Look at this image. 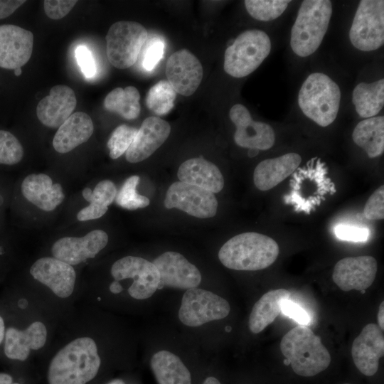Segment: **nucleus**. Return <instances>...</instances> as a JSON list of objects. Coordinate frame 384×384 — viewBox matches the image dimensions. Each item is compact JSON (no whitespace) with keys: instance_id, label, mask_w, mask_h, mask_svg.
<instances>
[{"instance_id":"1","label":"nucleus","mask_w":384,"mask_h":384,"mask_svg":"<svg viewBox=\"0 0 384 384\" xmlns=\"http://www.w3.org/2000/svg\"><path fill=\"white\" fill-rule=\"evenodd\" d=\"M102 358L90 334L72 338L58 349L47 368L48 384H87L98 374Z\"/></svg>"},{"instance_id":"2","label":"nucleus","mask_w":384,"mask_h":384,"mask_svg":"<svg viewBox=\"0 0 384 384\" xmlns=\"http://www.w3.org/2000/svg\"><path fill=\"white\" fill-rule=\"evenodd\" d=\"M327 174L328 167L320 158L309 159L292 174L290 191L284 196V203L292 206L297 213L309 215L314 211L327 195L336 191L334 183Z\"/></svg>"},{"instance_id":"3","label":"nucleus","mask_w":384,"mask_h":384,"mask_svg":"<svg viewBox=\"0 0 384 384\" xmlns=\"http://www.w3.org/2000/svg\"><path fill=\"white\" fill-rule=\"evenodd\" d=\"M279 252L278 244L269 236L247 232L228 240L220 249L218 258L227 268L256 271L270 267Z\"/></svg>"},{"instance_id":"4","label":"nucleus","mask_w":384,"mask_h":384,"mask_svg":"<svg viewBox=\"0 0 384 384\" xmlns=\"http://www.w3.org/2000/svg\"><path fill=\"white\" fill-rule=\"evenodd\" d=\"M280 350L294 372L311 377L326 370L331 356L321 338L304 325L297 326L284 335Z\"/></svg>"},{"instance_id":"5","label":"nucleus","mask_w":384,"mask_h":384,"mask_svg":"<svg viewBox=\"0 0 384 384\" xmlns=\"http://www.w3.org/2000/svg\"><path fill=\"white\" fill-rule=\"evenodd\" d=\"M6 316V329L0 358L9 363H23L32 352L42 349L48 338V329L43 321L27 323L15 308L2 304Z\"/></svg>"},{"instance_id":"6","label":"nucleus","mask_w":384,"mask_h":384,"mask_svg":"<svg viewBox=\"0 0 384 384\" xmlns=\"http://www.w3.org/2000/svg\"><path fill=\"white\" fill-rule=\"evenodd\" d=\"M332 4L329 0L303 1L292 26L290 46L300 57L313 54L321 45L329 28Z\"/></svg>"},{"instance_id":"7","label":"nucleus","mask_w":384,"mask_h":384,"mask_svg":"<svg viewBox=\"0 0 384 384\" xmlns=\"http://www.w3.org/2000/svg\"><path fill=\"white\" fill-rule=\"evenodd\" d=\"M341 102L338 85L322 73L310 74L298 95V104L304 114L321 127H327L336 118Z\"/></svg>"},{"instance_id":"8","label":"nucleus","mask_w":384,"mask_h":384,"mask_svg":"<svg viewBox=\"0 0 384 384\" xmlns=\"http://www.w3.org/2000/svg\"><path fill=\"white\" fill-rule=\"evenodd\" d=\"M271 48L270 38L264 31L252 29L241 33L225 50V73L235 78L250 75L268 56Z\"/></svg>"},{"instance_id":"9","label":"nucleus","mask_w":384,"mask_h":384,"mask_svg":"<svg viewBox=\"0 0 384 384\" xmlns=\"http://www.w3.org/2000/svg\"><path fill=\"white\" fill-rule=\"evenodd\" d=\"M148 37L140 23L119 21L113 23L106 35V52L109 62L118 69H126L137 61Z\"/></svg>"},{"instance_id":"10","label":"nucleus","mask_w":384,"mask_h":384,"mask_svg":"<svg viewBox=\"0 0 384 384\" xmlns=\"http://www.w3.org/2000/svg\"><path fill=\"white\" fill-rule=\"evenodd\" d=\"M352 45L362 51H372L384 43V1L362 0L356 11L350 31Z\"/></svg>"},{"instance_id":"11","label":"nucleus","mask_w":384,"mask_h":384,"mask_svg":"<svg viewBox=\"0 0 384 384\" xmlns=\"http://www.w3.org/2000/svg\"><path fill=\"white\" fill-rule=\"evenodd\" d=\"M230 311L226 299L212 292L195 287L187 289L183 294L178 318L184 325L196 327L223 319Z\"/></svg>"},{"instance_id":"12","label":"nucleus","mask_w":384,"mask_h":384,"mask_svg":"<svg viewBox=\"0 0 384 384\" xmlns=\"http://www.w3.org/2000/svg\"><path fill=\"white\" fill-rule=\"evenodd\" d=\"M110 272L115 281L133 280L127 292L136 300L151 297L160 284L159 273L155 265L140 257L129 255L117 260L112 265Z\"/></svg>"},{"instance_id":"13","label":"nucleus","mask_w":384,"mask_h":384,"mask_svg":"<svg viewBox=\"0 0 384 384\" xmlns=\"http://www.w3.org/2000/svg\"><path fill=\"white\" fill-rule=\"evenodd\" d=\"M164 206L178 208L190 215L208 218L215 215L218 201L214 193L201 187L176 181L168 188Z\"/></svg>"},{"instance_id":"14","label":"nucleus","mask_w":384,"mask_h":384,"mask_svg":"<svg viewBox=\"0 0 384 384\" xmlns=\"http://www.w3.org/2000/svg\"><path fill=\"white\" fill-rule=\"evenodd\" d=\"M29 272L59 299H66L74 292L76 272L73 266L66 262L53 257H43L32 264Z\"/></svg>"},{"instance_id":"15","label":"nucleus","mask_w":384,"mask_h":384,"mask_svg":"<svg viewBox=\"0 0 384 384\" xmlns=\"http://www.w3.org/2000/svg\"><path fill=\"white\" fill-rule=\"evenodd\" d=\"M229 116L236 127L234 140L239 146L267 150L274 144L275 136L272 127L267 123L254 121L244 105H233Z\"/></svg>"},{"instance_id":"16","label":"nucleus","mask_w":384,"mask_h":384,"mask_svg":"<svg viewBox=\"0 0 384 384\" xmlns=\"http://www.w3.org/2000/svg\"><path fill=\"white\" fill-rule=\"evenodd\" d=\"M108 242L107 234L102 230H94L82 237H64L52 245L53 257L72 266L94 258Z\"/></svg>"},{"instance_id":"17","label":"nucleus","mask_w":384,"mask_h":384,"mask_svg":"<svg viewBox=\"0 0 384 384\" xmlns=\"http://www.w3.org/2000/svg\"><path fill=\"white\" fill-rule=\"evenodd\" d=\"M153 264L159 273V289L166 286L188 289L197 287L201 282L198 269L178 252H166L156 257Z\"/></svg>"},{"instance_id":"18","label":"nucleus","mask_w":384,"mask_h":384,"mask_svg":"<svg viewBox=\"0 0 384 384\" xmlns=\"http://www.w3.org/2000/svg\"><path fill=\"white\" fill-rule=\"evenodd\" d=\"M377 268V261L372 256L345 257L335 265L332 279L344 292L366 290L374 282Z\"/></svg>"},{"instance_id":"19","label":"nucleus","mask_w":384,"mask_h":384,"mask_svg":"<svg viewBox=\"0 0 384 384\" xmlns=\"http://www.w3.org/2000/svg\"><path fill=\"white\" fill-rule=\"evenodd\" d=\"M203 67L199 60L188 50L174 53L166 65L168 82L176 92L184 96L193 94L203 78Z\"/></svg>"},{"instance_id":"20","label":"nucleus","mask_w":384,"mask_h":384,"mask_svg":"<svg viewBox=\"0 0 384 384\" xmlns=\"http://www.w3.org/2000/svg\"><path fill=\"white\" fill-rule=\"evenodd\" d=\"M31 31L12 24L0 25V67L14 70L30 60L33 51Z\"/></svg>"},{"instance_id":"21","label":"nucleus","mask_w":384,"mask_h":384,"mask_svg":"<svg viewBox=\"0 0 384 384\" xmlns=\"http://www.w3.org/2000/svg\"><path fill=\"white\" fill-rule=\"evenodd\" d=\"M351 355L358 370L366 376L376 373L384 355L383 330L375 324H367L354 339Z\"/></svg>"},{"instance_id":"22","label":"nucleus","mask_w":384,"mask_h":384,"mask_svg":"<svg viewBox=\"0 0 384 384\" xmlns=\"http://www.w3.org/2000/svg\"><path fill=\"white\" fill-rule=\"evenodd\" d=\"M170 132L166 121L158 117L146 118L125 152L126 159L137 163L147 159L164 143Z\"/></svg>"},{"instance_id":"23","label":"nucleus","mask_w":384,"mask_h":384,"mask_svg":"<svg viewBox=\"0 0 384 384\" xmlns=\"http://www.w3.org/2000/svg\"><path fill=\"white\" fill-rule=\"evenodd\" d=\"M77 105L73 90L65 85L53 87L36 107L38 120L50 128H59L73 114Z\"/></svg>"},{"instance_id":"24","label":"nucleus","mask_w":384,"mask_h":384,"mask_svg":"<svg viewBox=\"0 0 384 384\" xmlns=\"http://www.w3.org/2000/svg\"><path fill=\"white\" fill-rule=\"evenodd\" d=\"M23 197L39 209L52 211L65 198L60 183H53L51 178L44 174H33L27 176L21 186Z\"/></svg>"},{"instance_id":"25","label":"nucleus","mask_w":384,"mask_h":384,"mask_svg":"<svg viewBox=\"0 0 384 384\" xmlns=\"http://www.w3.org/2000/svg\"><path fill=\"white\" fill-rule=\"evenodd\" d=\"M301 162V156L294 152L265 159L255 169L254 183L260 191L270 190L292 175Z\"/></svg>"},{"instance_id":"26","label":"nucleus","mask_w":384,"mask_h":384,"mask_svg":"<svg viewBox=\"0 0 384 384\" xmlns=\"http://www.w3.org/2000/svg\"><path fill=\"white\" fill-rule=\"evenodd\" d=\"M93 132L90 117L83 112H74L58 129L53 139V148L60 154L71 151L88 141Z\"/></svg>"},{"instance_id":"27","label":"nucleus","mask_w":384,"mask_h":384,"mask_svg":"<svg viewBox=\"0 0 384 384\" xmlns=\"http://www.w3.org/2000/svg\"><path fill=\"white\" fill-rule=\"evenodd\" d=\"M177 176L181 182L194 185L213 193L224 186V178L219 169L203 158H192L181 164Z\"/></svg>"},{"instance_id":"28","label":"nucleus","mask_w":384,"mask_h":384,"mask_svg":"<svg viewBox=\"0 0 384 384\" xmlns=\"http://www.w3.org/2000/svg\"><path fill=\"white\" fill-rule=\"evenodd\" d=\"M150 367L158 384H193L189 368L171 351L155 353L150 359Z\"/></svg>"},{"instance_id":"29","label":"nucleus","mask_w":384,"mask_h":384,"mask_svg":"<svg viewBox=\"0 0 384 384\" xmlns=\"http://www.w3.org/2000/svg\"><path fill=\"white\" fill-rule=\"evenodd\" d=\"M285 289L270 290L255 302L249 316L248 326L253 334H259L272 324L281 311V303L290 298Z\"/></svg>"},{"instance_id":"30","label":"nucleus","mask_w":384,"mask_h":384,"mask_svg":"<svg viewBox=\"0 0 384 384\" xmlns=\"http://www.w3.org/2000/svg\"><path fill=\"white\" fill-rule=\"evenodd\" d=\"M117 193L114 183L110 180L100 181L93 190L85 188L82 195L90 204L77 213L78 220L86 221L101 218L107 211L108 206L115 199Z\"/></svg>"},{"instance_id":"31","label":"nucleus","mask_w":384,"mask_h":384,"mask_svg":"<svg viewBox=\"0 0 384 384\" xmlns=\"http://www.w3.org/2000/svg\"><path fill=\"white\" fill-rule=\"evenodd\" d=\"M352 139L370 158L380 156L384 151V117H373L361 121L355 127Z\"/></svg>"},{"instance_id":"32","label":"nucleus","mask_w":384,"mask_h":384,"mask_svg":"<svg viewBox=\"0 0 384 384\" xmlns=\"http://www.w3.org/2000/svg\"><path fill=\"white\" fill-rule=\"evenodd\" d=\"M352 101L360 117L370 118L378 114L384 105V79L358 84L353 90Z\"/></svg>"},{"instance_id":"33","label":"nucleus","mask_w":384,"mask_h":384,"mask_svg":"<svg viewBox=\"0 0 384 384\" xmlns=\"http://www.w3.org/2000/svg\"><path fill=\"white\" fill-rule=\"evenodd\" d=\"M139 100L140 95L135 87H117L105 97L104 107L126 119H134L140 113Z\"/></svg>"},{"instance_id":"34","label":"nucleus","mask_w":384,"mask_h":384,"mask_svg":"<svg viewBox=\"0 0 384 384\" xmlns=\"http://www.w3.org/2000/svg\"><path fill=\"white\" fill-rule=\"evenodd\" d=\"M176 96V92L168 80H160L148 91L146 105L155 114H165L174 107Z\"/></svg>"},{"instance_id":"35","label":"nucleus","mask_w":384,"mask_h":384,"mask_svg":"<svg viewBox=\"0 0 384 384\" xmlns=\"http://www.w3.org/2000/svg\"><path fill=\"white\" fill-rule=\"evenodd\" d=\"M290 1L284 0H246V10L254 18L269 21L280 16L286 10Z\"/></svg>"},{"instance_id":"36","label":"nucleus","mask_w":384,"mask_h":384,"mask_svg":"<svg viewBox=\"0 0 384 384\" xmlns=\"http://www.w3.org/2000/svg\"><path fill=\"white\" fill-rule=\"evenodd\" d=\"M139 181V176L137 175L129 177L124 181L115 197L118 206L127 210H136L149 205V199L137 192Z\"/></svg>"},{"instance_id":"37","label":"nucleus","mask_w":384,"mask_h":384,"mask_svg":"<svg viewBox=\"0 0 384 384\" xmlns=\"http://www.w3.org/2000/svg\"><path fill=\"white\" fill-rule=\"evenodd\" d=\"M23 153L18 139L11 132L0 129V164H16L22 160Z\"/></svg>"},{"instance_id":"38","label":"nucleus","mask_w":384,"mask_h":384,"mask_svg":"<svg viewBox=\"0 0 384 384\" xmlns=\"http://www.w3.org/2000/svg\"><path fill=\"white\" fill-rule=\"evenodd\" d=\"M137 130L134 127L122 124L113 131L107 144L112 159H116L127 151Z\"/></svg>"},{"instance_id":"39","label":"nucleus","mask_w":384,"mask_h":384,"mask_svg":"<svg viewBox=\"0 0 384 384\" xmlns=\"http://www.w3.org/2000/svg\"><path fill=\"white\" fill-rule=\"evenodd\" d=\"M164 46V41L159 37L150 40L142 55V65L145 70H152L163 58Z\"/></svg>"},{"instance_id":"40","label":"nucleus","mask_w":384,"mask_h":384,"mask_svg":"<svg viewBox=\"0 0 384 384\" xmlns=\"http://www.w3.org/2000/svg\"><path fill=\"white\" fill-rule=\"evenodd\" d=\"M363 214L368 220L384 218V186H380L369 197L364 206Z\"/></svg>"},{"instance_id":"41","label":"nucleus","mask_w":384,"mask_h":384,"mask_svg":"<svg viewBox=\"0 0 384 384\" xmlns=\"http://www.w3.org/2000/svg\"><path fill=\"white\" fill-rule=\"evenodd\" d=\"M77 2L76 0H45L43 8L48 18L59 20L70 11Z\"/></svg>"},{"instance_id":"42","label":"nucleus","mask_w":384,"mask_h":384,"mask_svg":"<svg viewBox=\"0 0 384 384\" xmlns=\"http://www.w3.org/2000/svg\"><path fill=\"white\" fill-rule=\"evenodd\" d=\"M336 237L343 240L364 242L368 238L370 232L366 228L352 225L340 224L334 228Z\"/></svg>"},{"instance_id":"43","label":"nucleus","mask_w":384,"mask_h":384,"mask_svg":"<svg viewBox=\"0 0 384 384\" xmlns=\"http://www.w3.org/2000/svg\"><path fill=\"white\" fill-rule=\"evenodd\" d=\"M75 58L85 78H90L95 75V62L91 51L86 46L81 45L76 48Z\"/></svg>"},{"instance_id":"44","label":"nucleus","mask_w":384,"mask_h":384,"mask_svg":"<svg viewBox=\"0 0 384 384\" xmlns=\"http://www.w3.org/2000/svg\"><path fill=\"white\" fill-rule=\"evenodd\" d=\"M281 311L302 325L308 324L310 321L308 313L289 299L284 300L281 303Z\"/></svg>"},{"instance_id":"45","label":"nucleus","mask_w":384,"mask_h":384,"mask_svg":"<svg viewBox=\"0 0 384 384\" xmlns=\"http://www.w3.org/2000/svg\"><path fill=\"white\" fill-rule=\"evenodd\" d=\"M25 2L26 1L24 0L0 1V19L5 18L11 15Z\"/></svg>"},{"instance_id":"46","label":"nucleus","mask_w":384,"mask_h":384,"mask_svg":"<svg viewBox=\"0 0 384 384\" xmlns=\"http://www.w3.org/2000/svg\"><path fill=\"white\" fill-rule=\"evenodd\" d=\"M6 329V316L4 308L0 302V352L4 343Z\"/></svg>"},{"instance_id":"47","label":"nucleus","mask_w":384,"mask_h":384,"mask_svg":"<svg viewBox=\"0 0 384 384\" xmlns=\"http://www.w3.org/2000/svg\"><path fill=\"white\" fill-rule=\"evenodd\" d=\"M0 384H21L15 375L9 372H0Z\"/></svg>"},{"instance_id":"48","label":"nucleus","mask_w":384,"mask_h":384,"mask_svg":"<svg viewBox=\"0 0 384 384\" xmlns=\"http://www.w3.org/2000/svg\"><path fill=\"white\" fill-rule=\"evenodd\" d=\"M383 314H384V302H382L380 304L378 315H377V319L378 322V326L383 330L384 329V319H383Z\"/></svg>"},{"instance_id":"49","label":"nucleus","mask_w":384,"mask_h":384,"mask_svg":"<svg viewBox=\"0 0 384 384\" xmlns=\"http://www.w3.org/2000/svg\"><path fill=\"white\" fill-rule=\"evenodd\" d=\"M201 384H222L220 380L214 375H208L203 379Z\"/></svg>"},{"instance_id":"50","label":"nucleus","mask_w":384,"mask_h":384,"mask_svg":"<svg viewBox=\"0 0 384 384\" xmlns=\"http://www.w3.org/2000/svg\"><path fill=\"white\" fill-rule=\"evenodd\" d=\"M107 384H126V383L122 379H114L108 382Z\"/></svg>"},{"instance_id":"51","label":"nucleus","mask_w":384,"mask_h":384,"mask_svg":"<svg viewBox=\"0 0 384 384\" xmlns=\"http://www.w3.org/2000/svg\"><path fill=\"white\" fill-rule=\"evenodd\" d=\"M14 70V75L16 76H19L22 73L21 68H16Z\"/></svg>"},{"instance_id":"52","label":"nucleus","mask_w":384,"mask_h":384,"mask_svg":"<svg viewBox=\"0 0 384 384\" xmlns=\"http://www.w3.org/2000/svg\"><path fill=\"white\" fill-rule=\"evenodd\" d=\"M257 154V149H250V152L248 153L249 156L251 157L254 156Z\"/></svg>"},{"instance_id":"53","label":"nucleus","mask_w":384,"mask_h":384,"mask_svg":"<svg viewBox=\"0 0 384 384\" xmlns=\"http://www.w3.org/2000/svg\"><path fill=\"white\" fill-rule=\"evenodd\" d=\"M344 384H350V383H344Z\"/></svg>"}]
</instances>
